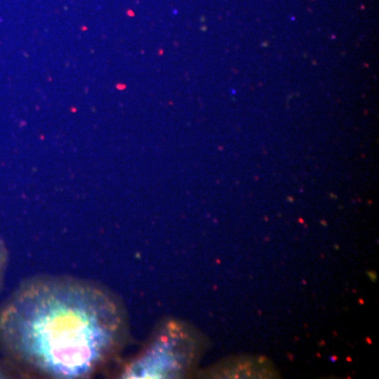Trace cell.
Wrapping results in <instances>:
<instances>
[{"label":"cell","instance_id":"obj_1","mask_svg":"<svg viewBox=\"0 0 379 379\" xmlns=\"http://www.w3.org/2000/svg\"><path fill=\"white\" fill-rule=\"evenodd\" d=\"M129 339L123 300L93 280L34 275L0 305V352L24 378H92L119 357Z\"/></svg>","mask_w":379,"mask_h":379},{"label":"cell","instance_id":"obj_2","mask_svg":"<svg viewBox=\"0 0 379 379\" xmlns=\"http://www.w3.org/2000/svg\"><path fill=\"white\" fill-rule=\"evenodd\" d=\"M201 353L199 334L180 320L163 321L145 346L113 374V378H179L189 375Z\"/></svg>","mask_w":379,"mask_h":379},{"label":"cell","instance_id":"obj_3","mask_svg":"<svg viewBox=\"0 0 379 379\" xmlns=\"http://www.w3.org/2000/svg\"><path fill=\"white\" fill-rule=\"evenodd\" d=\"M0 378H24L22 372L0 352Z\"/></svg>","mask_w":379,"mask_h":379},{"label":"cell","instance_id":"obj_4","mask_svg":"<svg viewBox=\"0 0 379 379\" xmlns=\"http://www.w3.org/2000/svg\"><path fill=\"white\" fill-rule=\"evenodd\" d=\"M9 265V250L6 243L0 238V292L3 290L7 269Z\"/></svg>","mask_w":379,"mask_h":379}]
</instances>
